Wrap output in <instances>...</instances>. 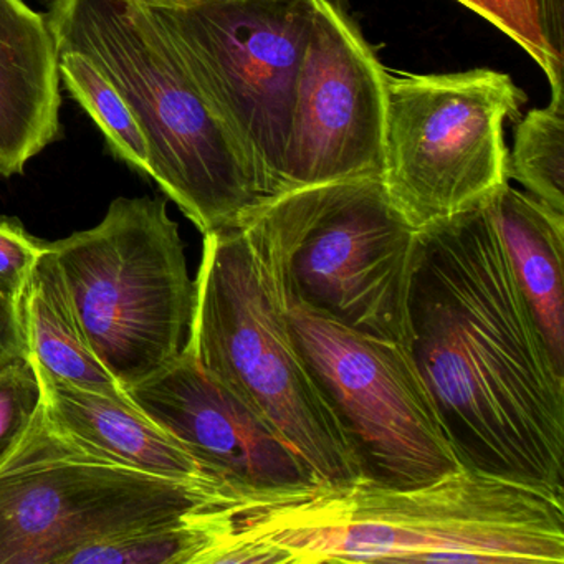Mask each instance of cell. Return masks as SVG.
<instances>
[{"label": "cell", "mask_w": 564, "mask_h": 564, "mask_svg": "<svg viewBox=\"0 0 564 564\" xmlns=\"http://www.w3.org/2000/svg\"><path fill=\"white\" fill-rule=\"evenodd\" d=\"M47 246L88 345L124 389L183 352L196 285L166 200L118 197L94 229Z\"/></svg>", "instance_id": "6"}, {"label": "cell", "mask_w": 564, "mask_h": 564, "mask_svg": "<svg viewBox=\"0 0 564 564\" xmlns=\"http://www.w3.org/2000/svg\"><path fill=\"white\" fill-rule=\"evenodd\" d=\"M58 44L47 14L0 0V177L24 173L61 134Z\"/></svg>", "instance_id": "13"}, {"label": "cell", "mask_w": 564, "mask_h": 564, "mask_svg": "<svg viewBox=\"0 0 564 564\" xmlns=\"http://www.w3.org/2000/svg\"><path fill=\"white\" fill-rule=\"evenodd\" d=\"M186 346L257 412L319 484L361 481L348 441L300 356L242 227L204 234Z\"/></svg>", "instance_id": "5"}, {"label": "cell", "mask_w": 564, "mask_h": 564, "mask_svg": "<svg viewBox=\"0 0 564 564\" xmlns=\"http://www.w3.org/2000/svg\"><path fill=\"white\" fill-rule=\"evenodd\" d=\"M148 6L246 148L267 199L282 194L296 80L318 0H164Z\"/></svg>", "instance_id": "9"}, {"label": "cell", "mask_w": 564, "mask_h": 564, "mask_svg": "<svg viewBox=\"0 0 564 564\" xmlns=\"http://www.w3.org/2000/svg\"><path fill=\"white\" fill-rule=\"evenodd\" d=\"M283 310L361 481L422 487L462 467L405 343L355 332L300 306Z\"/></svg>", "instance_id": "10"}, {"label": "cell", "mask_w": 564, "mask_h": 564, "mask_svg": "<svg viewBox=\"0 0 564 564\" xmlns=\"http://www.w3.org/2000/svg\"><path fill=\"white\" fill-rule=\"evenodd\" d=\"M141 2H144V4H161L164 0H141Z\"/></svg>", "instance_id": "25"}, {"label": "cell", "mask_w": 564, "mask_h": 564, "mask_svg": "<svg viewBox=\"0 0 564 564\" xmlns=\"http://www.w3.org/2000/svg\"><path fill=\"white\" fill-rule=\"evenodd\" d=\"M386 70L339 0H318L296 80L283 191L379 177Z\"/></svg>", "instance_id": "11"}, {"label": "cell", "mask_w": 564, "mask_h": 564, "mask_svg": "<svg viewBox=\"0 0 564 564\" xmlns=\"http://www.w3.org/2000/svg\"><path fill=\"white\" fill-rule=\"evenodd\" d=\"M405 325L458 464L564 503V372L487 203L417 230Z\"/></svg>", "instance_id": "1"}, {"label": "cell", "mask_w": 564, "mask_h": 564, "mask_svg": "<svg viewBox=\"0 0 564 564\" xmlns=\"http://www.w3.org/2000/svg\"><path fill=\"white\" fill-rule=\"evenodd\" d=\"M520 45L546 75L551 88L564 87L563 58L554 54L541 28L538 0H457Z\"/></svg>", "instance_id": "20"}, {"label": "cell", "mask_w": 564, "mask_h": 564, "mask_svg": "<svg viewBox=\"0 0 564 564\" xmlns=\"http://www.w3.org/2000/svg\"><path fill=\"white\" fill-rule=\"evenodd\" d=\"M41 408V378L31 356L0 362V464L28 434Z\"/></svg>", "instance_id": "21"}, {"label": "cell", "mask_w": 564, "mask_h": 564, "mask_svg": "<svg viewBox=\"0 0 564 564\" xmlns=\"http://www.w3.org/2000/svg\"><path fill=\"white\" fill-rule=\"evenodd\" d=\"M541 28L554 54L564 61V0H538Z\"/></svg>", "instance_id": "24"}, {"label": "cell", "mask_w": 564, "mask_h": 564, "mask_svg": "<svg viewBox=\"0 0 564 564\" xmlns=\"http://www.w3.org/2000/svg\"><path fill=\"white\" fill-rule=\"evenodd\" d=\"M230 505L203 508L170 523L85 547L65 564H207L232 530Z\"/></svg>", "instance_id": "17"}, {"label": "cell", "mask_w": 564, "mask_h": 564, "mask_svg": "<svg viewBox=\"0 0 564 564\" xmlns=\"http://www.w3.org/2000/svg\"><path fill=\"white\" fill-rule=\"evenodd\" d=\"M527 95L488 68L386 74L381 181L415 229L487 203L508 177L503 127Z\"/></svg>", "instance_id": "8"}, {"label": "cell", "mask_w": 564, "mask_h": 564, "mask_svg": "<svg viewBox=\"0 0 564 564\" xmlns=\"http://www.w3.org/2000/svg\"><path fill=\"white\" fill-rule=\"evenodd\" d=\"M45 252L15 217L0 216V293L21 303L29 279Z\"/></svg>", "instance_id": "22"}, {"label": "cell", "mask_w": 564, "mask_h": 564, "mask_svg": "<svg viewBox=\"0 0 564 564\" xmlns=\"http://www.w3.org/2000/svg\"><path fill=\"white\" fill-rule=\"evenodd\" d=\"M62 84L98 124L111 153L131 170L151 177L147 137L113 82L85 55L58 48Z\"/></svg>", "instance_id": "18"}, {"label": "cell", "mask_w": 564, "mask_h": 564, "mask_svg": "<svg viewBox=\"0 0 564 564\" xmlns=\"http://www.w3.org/2000/svg\"><path fill=\"white\" fill-rule=\"evenodd\" d=\"M58 48L90 58L123 95L151 158V180L203 234L234 229L267 200L232 128L141 0H52Z\"/></svg>", "instance_id": "3"}, {"label": "cell", "mask_w": 564, "mask_h": 564, "mask_svg": "<svg viewBox=\"0 0 564 564\" xmlns=\"http://www.w3.org/2000/svg\"><path fill=\"white\" fill-rule=\"evenodd\" d=\"M21 315L29 356L42 369L77 388L133 404L88 345L47 242L22 295Z\"/></svg>", "instance_id": "16"}, {"label": "cell", "mask_w": 564, "mask_h": 564, "mask_svg": "<svg viewBox=\"0 0 564 564\" xmlns=\"http://www.w3.org/2000/svg\"><path fill=\"white\" fill-rule=\"evenodd\" d=\"M508 177L564 214V87L551 88L547 107L528 111L518 123Z\"/></svg>", "instance_id": "19"}, {"label": "cell", "mask_w": 564, "mask_h": 564, "mask_svg": "<svg viewBox=\"0 0 564 564\" xmlns=\"http://www.w3.org/2000/svg\"><path fill=\"white\" fill-rule=\"evenodd\" d=\"M127 394L223 480L237 501L319 484L303 458L210 376L187 346L166 368L127 388Z\"/></svg>", "instance_id": "12"}, {"label": "cell", "mask_w": 564, "mask_h": 564, "mask_svg": "<svg viewBox=\"0 0 564 564\" xmlns=\"http://www.w3.org/2000/svg\"><path fill=\"white\" fill-rule=\"evenodd\" d=\"M29 355L22 325L21 303L0 293V362Z\"/></svg>", "instance_id": "23"}, {"label": "cell", "mask_w": 564, "mask_h": 564, "mask_svg": "<svg viewBox=\"0 0 564 564\" xmlns=\"http://www.w3.org/2000/svg\"><path fill=\"white\" fill-rule=\"evenodd\" d=\"M263 279L283 308L405 343L417 229L379 177L286 191L242 224Z\"/></svg>", "instance_id": "4"}, {"label": "cell", "mask_w": 564, "mask_h": 564, "mask_svg": "<svg viewBox=\"0 0 564 564\" xmlns=\"http://www.w3.org/2000/svg\"><path fill=\"white\" fill-rule=\"evenodd\" d=\"M487 209L538 332L564 372V214L510 183L487 200Z\"/></svg>", "instance_id": "15"}, {"label": "cell", "mask_w": 564, "mask_h": 564, "mask_svg": "<svg viewBox=\"0 0 564 564\" xmlns=\"http://www.w3.org/2000/svg\"><path fill=\"white\" fill-rule=\"evenodd\" d=\"M34 361V359H32ZM35 362V361H34ZM37 366L42 412L68 438L124 467L236 495L176 437L130 402L77 388Z\"/></svg>", "instance_id": "14"}, {"label": "cell", "mask_w": 564, "mask_h": 564, "mask_svg": "<svg viewBox=\"0 0 564 564\" xmlns=\"http://www.w3.org/2000/svg\"><path fill=\"white\" fill-rule=\"evenodd\" d=\"M236 501L217 488L94 454L58 432L41 408L0 464V564H65L85 547Z\"/></svg>", "instance_id": "7"}, {"label": "cell", "mask_w": 564, "mask_h": 564, "mask_svg": "<svg viewBox=\"0 0 564 564\" xmlns=\"http://www.w3.org/2000/svg\"><path fill=\"white\" fill-rule=\"evenodd\" d=\"M209 564L564 563V503L460 467L422 487L252 495Z\"/></svg>", "instance_id": "2"}]
</instances>
